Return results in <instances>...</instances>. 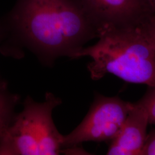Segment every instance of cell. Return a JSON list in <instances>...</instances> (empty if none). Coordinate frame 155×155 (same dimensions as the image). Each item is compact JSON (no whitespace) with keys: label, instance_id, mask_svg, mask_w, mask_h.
I'll list each match as a JSON object with an SVG mask.
<instances>
[{"label":"cell","instance_id":"1","mask_svg":"<svg viewBox=\"0 0 155 155\" xmlns=\"http://www.w3.org/2000/svg\"><path fill=\"white\" fill-rule=\"evenodd\" d=\"M99 33L77 0H16L0 18V51L20 59L27 50L52 66L61 57L76 59Z\"/></svg>","mask_w":155,"mask_h":155},{"label":"cell","instance_id":"2","mask_svg":"<svg viewBox=\"0 0 155 155\" xmlns=\"http://www.w3.org/2000/svg\"><path fill=\"white\" fill-rule=\"evenodd\" d=\"M98 39L76 58L91 59L87 68L92 79L109 74L127 82L155 87V51L138 27L105 28Z\"/></svg>","mask_w":155,"mask_h":155},{"label":"cell","instance_id":"3","mask_svg":"<svg viewBox=\"0 0 155 155\" xmlns=\"http://www.w3.org/2000/svg\"><path fill=\"white\" fill-rule=\"evenodd\" d=\"M61 104L50 92L41 102L27 97L22 110L0 136V155H59L63 150V135L56 127L52 113Z\"/></svg>","mask_w":155,"mask_h":155},{"label":"cell","instance_id":"4","mask_svg":"<svg viewBox=\"0 0 155 155\" xmlns=\"http://www.w3.org/2000/svg\"><path fill=\"white\" fill-rule=\"evenodd\" d=\"M132 104L117 97L97 95L83 121L63 136V150L75 149L84 142L112 141L119 133Z\"/></svg>","mask_w":155,"mask_h":155},{"label":"cell","instance_id":"5","mask_svg":"<svg viewBox=\"0 0 155 155\" xmlns=\"http://www.w3.org/2000/svg\"><path fill=\"white\" fill-rule=\"evenodd\" d=\"M99 29L138 27L155 12L153 0H77Z\"/></svg>","mask_w":155,"mask_h":155},{"label":"cell","instance_id":"6","mask_svg":"<svg viewBox=\"0 0 155 155\" xmlns=\"http://www.w3.org/2000/svg\"><path fill=\"white\" fill-rule=\"evenodd\" d=\"M148 117L139 102L132 104L116 137L111 141L108 155H141L147 138Z\"/></svg>","mask_w":155,"mask_h":155},{"label":"cell","instance_id":"7","mask_svg":"<svg viewBox=\"0 0 155 155\" xmlns=\"http://www.w3.org/2000/svg\"><path fill=\"white\" fill-rule=\"evenodd\" d=\"M20 100L16 94L12 93L5 81L0 79V136L15 116V108Z\"/></svg>","mask_w":155,"mask_h":155},{"label":"cell","instance_id":"8","mask_svg":"<svg viewBox=\"0 0 155 155\" xmlns=\"http://www.w3.org/2000/svg\"><path fill=\"white\" fill-rule=\"evenodd\" d=\"M150 88L151 89L139 102L147 113L149 124L155 125V87Z\"/></svg>","mask_w":155,"mask_h":155},{"label":"cell","instance_id":"9","mask_svg":"<svg viewBox=\"0 0 155 155\" xmlns=\"http://www.w3.org/2000/svg\"><path fill=\"white\" fill-rule=\"evenodd\" d=\"M138 28L152 46L155 52V11Z\"/></svg>","mask_w":155,"mask_h":155},{"label":"cell","instance_id":"10","mask_svg":"<svg viewBox=\"0 0 155 155\" xmlns=\"http://www.w3.org/2000/svg\"><path fill=\"white\" fill-rule=\"evenodd\" d=\"M141 155H155V130L147 134Z\"/></svg>","mask_w":155,"mask_h":155},{"label":"cell","instance_id":"11","mask_svg":"<svg viewBox=\"0 0 155 155\" xmlns=\"http://www.w3.org/2000/svg\"><path fill=\"white\" fill-rule=\"evenodd\" d=\"M153 4H154V6H155V0H153Z\"/></svg>","mask_w":155,"mask_h":155},{"label":"cell","instance_id":"12","mask_svg":"<svg viewBox=\"0 0 155 155\" xmlns=\"http://www.w3.org/2000/svg\"></svg>","mask_w":155,"mask_h":155}]
</instances>
